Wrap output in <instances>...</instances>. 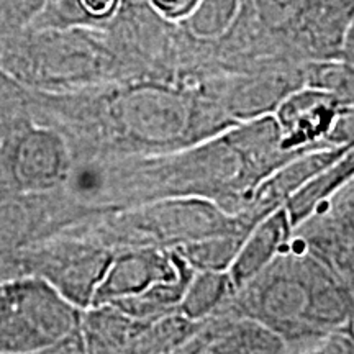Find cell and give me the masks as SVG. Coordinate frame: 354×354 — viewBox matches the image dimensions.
Instances as JSON below:
<instances>
[{"label":"cell","mask_w":354,"mask_h":354,"mask_svg":"<svg viewBox=\"0 0 354 354\" xmlns=\"http://www.w3.org/2000/svg\"><path fill=\"white\" fill-rule=\"evenodd\" d=\"M289 228L290 223L286 210H279L277 214L264 220L234 259L230 272V282L234 287H243L261 271H264L284 245L290 232Z\"/></svg>","instance_id":"7"},{"label":"cell","mask_w":354,"mask_h":354,"mask_svg":"<svg viewBox=\"0 0 354 354\" xmlns=\"http://www.w3.org/2000/svg\"><path fill=\"white\" fill-rule=\"evenodd\" d=\"M82 313L43 277H0V354L50 353L81 330Z\"/></svg>","instance_id":"2"},{"label":"cell","mask_w":354,"mask_h":354,"mask_svg":"<svg viewBox=\"0 0 354 354\" xmlns=\"http://www.w3.org/2000/svg\"><path fill=\"white\" fill-rule=\"evenodd\" d=\"M0 68L30 91L46 94L125 77L102 26H28L0 37Z\"/></svg>","instance_id":"1"},{"label":"cell","mask_w":354,"mask_h":354,"mask_svg":"<svg viewBox=\"0 0 354 354\" xmlns=\"http://www.w3.org/2000/svg\"><path fill=\"white\" fill-rule=\"evenodd\" d=\"M122 0H48L32 26H104Z\"/></svg>","instance_id":"8"},{"label":"cell","mask_w":354,"mask_h":354,"mask_svg":"<svg viewBox=\"0 0 354 354\" xmlns=\"http://www.w3.org/2000/svg\"><path fill=\"white\" fill-rule=\"evenodd\" d=\"M216 339L207 344L205 351L214 353H277L284 351L281 335L259 322H241L230 330L218 331Z\"/></svg>","instance_id":"9"},{"label":"cell","mask_w":354,"mask_h":354,"mask_svg":"<svg viewBox=\"0 0 354 354\" xmlns=\"http://www.w3.org/2000/svg\"><path fill=\"white\" fill-rule=\"evenodd\" d=\"M165 20H185L192 15L201 0H146Z\"/></svg>","instance_id":"14"},{"label":"cell","mask_w":354,"mask_h":354,"mask_svg":"<svg viewBox=\"0 0 354 354\" xmlns=\"http://www.w3.org/2000/svg\"><path fill=\"white\" fill-rule=\"evenodd\" d=\"M351 180H354V179H351Z\"/></svg>","instance_id":"15"},{"label":"cell","mask_w":354,"mask_h":354,"mask_svg":"<svg viewBox=\"0 0 354 354\" xmlns=\"http://www.w3.org/2000/svg\"><path fill=\"white\" fill-rule=\"evenodd\" d=\"M320 353H354V317L343 325L331 330L317 344Z\"/></svg>","instance_id":"13"},{"label":"cell","mask_w":354,"mask_h":354,"mask_svg":"<svg viewBox=\"0 0 354 354\" xmlns=\"http://www.w3.org/2000/svg\"><path fill=\"white\" fill-rule=\"evenodd\" d=\"M184 271V269H183ZM169 261L151 251H130L113 256L107 272L97 287L91 307L138 295L158 282L176 281Z\"/></svg>","instance_id":"6"},{"label":"cell","mask_w":354,"mask_h":354,"mask_svg":"<svg viewBox=\"0 0 354 354\" xmlns=\"http://www.w3.org/2000/svg\"><path fill=\"white\" fill-rule=\"evenodd\" d=\"M32 122V91L0 68V138Z\"/></svg>","instance_id":"10"},{"label":"cell","mask_w":354,"mask_h":354,"mask_svg":"<svg viewBox=\"0 0 354 354\" xmlns=\"http://www.w3.org/2000/svg\"><path fill=\"white\" fill-rule=\"evenodd\" d=\"M230 279L216 272H203L190 282L183 297V312L189 318H202L214 310L228 292Z\"/></svg>","instance_id":"11"},{"label":"cell","mask_w":354,"mask_h":354,"mask_svg":"<svg viewBox=\"0 0 354 354\" xmlns=\"http://www.w3.org/2000/svg\"><path fill=\"white\" fill-rule=\"evenodd\" d=\"M86 205L66 190L26 192L0 202V256L24 250L64 232L84 218Z\"/></svg>","instance_id":"4"},{"label":"cell","mask_w":354,"mask_h":354,"mask_svg":"<svg viewBox=\"0 0 354 354\" xmlns=\"http://www.w3.org/2000/svg\"><path fill=\"white\" fill-rule=\"evenodd\" d=\"M313 256L354 292V180L336 190L328 210L310 230Z\"/></svg>","instance_id":"5"},{"label":"cell","mask_w":354,"mask_h":354,"mask_svg":"<svg viewBox=\"0 0 354 354\" xmlns=\"http://www.w3.org/2000/svg\"><path fill=\"white\" fill-rule=\"evenodd\" d=\"M0 151L17 194L61 189L73 167V153L64 136L35 122L2 136Z\"/></svg>","instance_id":"3"},{"label":"cell","mask_w":354,"mask_h":354,"mask_svg":"<svg viewBox=\"0 0 354 354\" xmlns=\"http://www.w3.org/2000/svg\"><path fill=\"white\" fill-rule=\"evenodd\" d=\"M48 0H0V37L32 26Z\"/></svg>","instance_id":"12"}]
</instances>
